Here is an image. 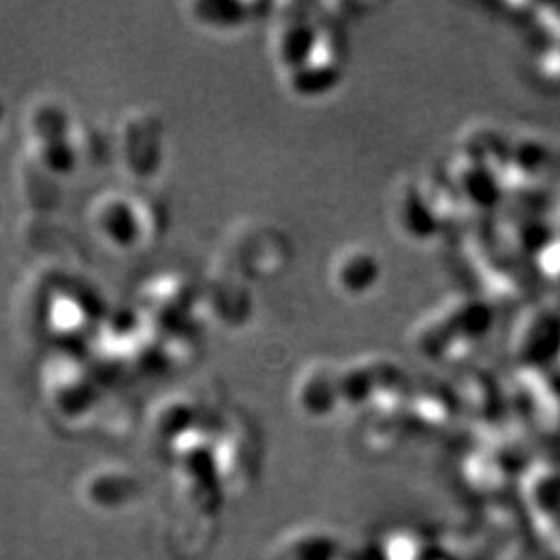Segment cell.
<instances>
[{"label":"cell","mask_w":560,"mask_h":560,"mask_svg":"<svg viewBox=\"0 0 560 560\" xmlns=\"http://www.w3.org/2000/svg\"><path fill=\"white\" fill-rule=\"evenodd\" d=\"M143 483L136 469L125 463H101L90 467L78 483L81 504L96 515H117L140 501Z\"/></svg>","instance_id":"obj_7"},{"label":"cell","mask_w":560,"mask_h":560,"mask_svg":"<svg viewBox=\"0 0 560 560\" xmlns=\"http://www.w3.org/2000/svg\"><path fill=\"white\" fill-rule=\"evenodd\" d=\"M2 119H4V102L0 98V122H2Z\"/></svg>","instance_id":"obj_23"},{"label":"cell","mask_w":560,"mask_h":560,"mask_svg":"<svg viewBox=\"0 0 560 560\" xmlns=\"http://www.w3.org/2000/svg\"><path fill=\"white\" fill-rule=\"evenodd\" d=\"M198 298L196 284L185 279L179 272H166L159 279L148 280L141 289V307L143 316L154 326L173 324L185 318Z\"/></svg>","instance_id":"obj_16"},{"label":"cell","mask_w":560,"mask_h":560,"mask_svg":"<svg viewBox=\"0 0 560 560\" xmlns=\"http://www.w3.org/2000/svg\"><path fill=\"white\" fill-rule=\"evenodd\" d=\"M407 381L399 361L388 353H363L340 365V402L347 409L368 407Z\"/></svg>","instance_id":"obj_10"},{"label":"cell","mask_w":560,"mask_h":560,"mask_svg":"<svg viewBox=\"0 0 560 560\" xmlns=\"http://www.w3.org/2000/svg\"><path fill=\"white\" fill-rule=\"evenodd\" d=\"M332 555L335 546L328 534L316 527H301L277 541L272 560H330Z\"/></svg>","instance_id":"obj_19"},{"label":"cell","mask_w":560,"mask_h":560,"mask_svg":"<svg viewBox=\"0 0 560 560\" xmlns=\"http://www.w3.org/2000/svg\"><path fill=\"white\" fill-rule=\"evenodd\" d=\"M388 212L400 237L411 243H425L441 233V221L428 200L420 179L397 183L390 196Z\"/></svg>","instance_id":"obj_14"},{"label":"cell","mask_w":560,"mask_h":560,"mask_svg":"<svg viewBox=\"0 0 560 560\" xmlns=\"http://www.w3.org/2000/svg\"><path fill=\"white\" fill-rule=\"evenodd\" d=\"M104 314L98 310V301L88 293V289L69 287L59 289L55 298L46 303V324L52 335L65 339H75L96 330L104 322Z\"/></svg>","instance_id":"obj_15"},{"label":"cell","mask_w":560,"mask_h":560,"mask_svg":"<svg viewBox=\"0 0 560 560\" xmlns=\"http://www.w3.org/2000/svg\"><path fill=\"white\" fill-rule=\"evenodd\" d=\"M534 80L555 90L560 88V40H541L532 52Z\"/></svg>","instance_id":"obj_21"},{"label":"cell","mask_w":560,"mask_h":560,"mask_svg":"<svg viewBox=\"0 0 560 560\" xmlns=\"http://www.w3.org/2000/svg\"><path fill=\"white\" fill-rule=\"evenodd\" d=\"M328 279L340 298L361 300L370 295L381 282V258L370 245L349 243L332 256Z\"/></svg>","instance_id":"obj_13"},{"label":"cell","mask_w":560,"mask_h":560,"mask_svg":"<svg viewBox=\"0 0 560 560\" xmlns=\"http://www.w3.org/2000/svg\"><path fill=\"white\" fill-rule=\"evenodd\" d=\"M320 32L310 57L282 81L298 98H320L339 85L347 65V38L342 23L328 18L320 7Z\"/></svg>","instance_id":"obj_4"},{"label":"cell","mask_w":560,"mask_h":560,"mask_svg":"<svg viewBox=\"0 0 560 560\" xmlns=\"http://www.w3.org/2000/svg\"><path fill=\"white\" fill-rule=\"evenodd\" d=\"M270 27V57L280 78L293 73L310 57L320 32V13L314 4H287Z\"/></svg>","instance_id":"obj_8"},{"label":"cell","mask_w":560,"mask_h":560,"mask_svg":"<svg viewBox=\"0 0 560 560\" xmlns=\"http://www.w3.org/2000/svg\"><path fill=\"white\" fill-rule=\"evenodd\" d=\"M511 358L523 368H548L560 358V312L552 305L523 307L509 335Z\"/></svg>","instance_id":"obj_6"},{"label":"cell","mask_w":560,"mask_h":560,"mask_svg":"<svg viewBox=\"0 0 560 560\" xmlns=\"http://www.w3.org/2000/svg\"><path fill=\"white\" fill-rule=\"evenodd\" d=\"M42 395L50 411L67 423L88 420L101 402V382L80 355L60 349L44 361Z\"/></svg>","instance_id":"obj_3"},{"label":"cell","mask_w":560,"mask_h":560,"mask_svg":"<svg viewBox=\"0 0 560 560\" xmlns=\"http://www.w3.org/2000/svg\"><path fill=\"white\" fill-rule=\"evenodd\" d=\"M120 164L131 177L145 179L156 173L162 156V125L156 115L136 110L119 127Z\"/></svg>","instance_id":"obj_12"},{"label":"cell","mask_w":560,"mask_h":560,"mask_svg":"<svg viewBox=\"0 0 560 560\" xmlns=\"http://www.w3.org/2000/svg\"><path fill=\"white\" fill-rule=\"evenodd\" d=\"M214 465L224 494H241L256 480L260 442L249 421L221 418L214 439Z\"/></svg>","instance_id":"obj_5"},{"label":"cell","mask_w":560,"mask_h":560,"mask_svg":"<svg viewBox=\"0 0 560 560\" xmlns=\"http://www.w3.org/2000/svg\"><path fill=\"white\" fill-rule=\"evenodd\" d=\"M203 409H200L187 395H168L152 409L148 423L150 434L171 451V446L185 436L189 430L198 428Z\"/></svg>","instance_id":"obj_17"},{"label":"cell","mask_w":560,"mask_h":560,"mask_svg":"<svg viewBox=\"0 0 560 560\" xmlns=\"http://www.w3.org/2000/svg\"><path fill=\"white\" fill-rule=\"evenodd\" d=\"M161 214L154 203L131 191H106L90 208V224L108 247L138 252L161 235Z\"/></svg>","instance_id":"obj_2"},{"label":"cell","mask_w":560,"mask_h":560,"mask_svg":"<svg viewBox=\"0 0 560 560\" xmlns=\"http://www.w3.org/2000/svg\"><path fill=\"white\" fill-rule=\"evenodd\" d=\"M451 393L439 384H425L421 388L409 390V407L411 413L428 425L441 428L442 423L451 420L455 411V400H451Z\"/></svg>","instance_id":"obj_20"},{"label":"cell","mask_w":560,"mask_h":560,"mask_svg":"<svg viewBox=\"0 0 560 560\" xmlns=\"http://www.w3.org/2000/svg\"><path fill=\"white\" fill-rule=\"evenodd\" d=\"M465 268L471 272L474 280L480 287L481 300L488 301H521L525 295V280L513 268V254L506 252L497 240L476 241L465 249Z\"/></svg>","instance_id":"obj_9"},{"label":"cell","mask_w":560,"mask_h":560,"mask_svg":"<svg viewBox=\"0 0 560 560\" xmlns=\"http://www.w3.org/2000/svg\"><path fill=\"white\" fill-rule=\"evenodd\" d=\"M550 221L555 224V231L560 235V185L559 194H557V200L552 203V217H550Z\"/></svg>","instance_id":"obj_22"},{"label":"cell","mask_w":560,"mask_h":560,"mask_svg":"<svg viewBox=\"0 0 560 560\" xmlns=\"http://www.w3.org/2000/svg\"><path fill=\"white\" fill-rule=\"evenodd\" d=\"M293 405L303 418L324 420L342 407L340 402V365L335 361H307L291 388Z\"/></svg>","instance_id":"obj_11"},{"label":"cell","mask_w":560,"mask_h":560,"mask_svg":"<svg viewBox=\"0 0 560 560\" xmlns=\"http://www.w3.org/2000/svg\"><path fill=\"white\" fill-rule=\"evenodd\" d=\"M494 307L480 295L457 293L436 303L409 330V345L423 360L459 363L469 360L490 332Z\"/></svg>","instance_id":"obj_1"},{"label":"cell","mask_w":560,"mask_h":560,"mask_svg":"<svg viewBox=\"0 0 560 560\" xmlns=\"http://www.w3.org/2000/svg\"><path fill=\"white\" fill-rule=\"evenodd\" d=\"M264 4L245 2H196L189 4V20L203 32H235L256 20V11Z\"/></svg>","instance_id":"obj_18"}]
</instances>
